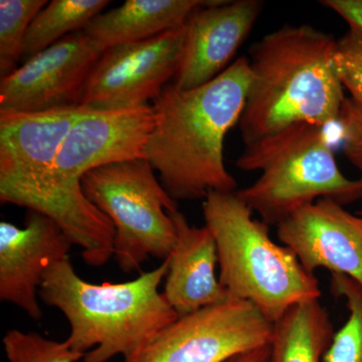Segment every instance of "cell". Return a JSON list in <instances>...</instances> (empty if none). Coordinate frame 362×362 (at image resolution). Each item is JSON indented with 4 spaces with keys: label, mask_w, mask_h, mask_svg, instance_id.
Masks as SVG:
<instances>
[{
    "label": "cell",
    "mask_w": 362,
    "mask_h": 362,
    "mask_svg": "<svg viewBox=\"0 0 362 362\" xmlns=\"http://www.w3.org/2000/svg\"><path fill=\"white\" fill-rule=\"evenodd\" d=\"M251 78L249 59L240 57L211 82L190 90L168 85L152 102L156 124L144 158L175 202L237 190L223 145L239 124Z\"/></svg>",
    "instance_id": "1"
},
{
    "label": "cell",
    "mask_w": 362,
    "mask_h": 362,
    "mask_svg": "<svg viewBox=\"0 0 362 362\" xmlns=\"http://www.w3.org/2000/svg\"><path fill=\"white\" fill-rule=\"evenodd\" d=\"M81 106L42 112L0 110V202L51 218L90 266L114 255L115 228L86 197L64 182L54 166L62 144L82 113Z\"/></svg>",
    "instance_id": "2"
},
{
    "label": "cell",
    "mask_w": 362,
    "mask_h": 362,
    "mask_svg": "<svg viewBox=\"0 0 362 362\" xmlns=\"http://www.w3.org/2000/svg\"><path fill=\"white\" fill-rule=\"evenodd\" d=\"M337 40L311 25H286L252 45L239 121L245 145L293 124L338 122L345 97L333 65Z\"/></svg>",
    "instance_id": "3"
},
{
    "label": "cell",
    "mask_w": 362,
    "mask_h": 362,
    "mask_svg": "<svg viewBox=\"0 0 362 362\" xmlns=\"http://www.w3.org/2000/svg\"><path fill=\"white\" fill-rule=\"evenodd\" d=\"M168 268L166 258L129 282L92 284L66 258L45 272L40 298L65 315L71 326L66 341L86 354L81 362H107L116 356L140 362L156 335L178 318L158 290Z\"/></svg>",
    "instance_id": "4"
},
{
    "label": "cell",
    "mask_w": 362,
    "mask_h": 362,
    "mask_svg": "<svg viewBox=\"0 0 362 362\" xmlns=\"http://www.w3.org/2000/svg\"><path fill=\"white\" fill-rule=\"evenodd\" d=\"M235 192H211L202 202L218 247V279L228 297L251 302L276 323L295 305L320 299L319 282L291 249L271 239L270 226L252 218Z\"/></svg>",
    "instance_id": "5"
},
{
    "label": "cell",
    "mask_w": 362,
    "mask_h": 362,
    "mask_svg": "<svg viewBox=\"0 0 362 362\" xmlns=\"http://www.w3.org/2000/svg\"><path fill=\"white\" fill-rule=\"evenodd\" d=\"M235 165L262 171L252 185L235 194L269 226H278L320 199L341 206L362 199V176L349 180L343 175L326 127L316 124H293L246 145Z\"/></svg>",
    "instance_id": "6"
},
{
    "label": "cell",
    "mask_w": 362,
    "mask_h": 362,
    "mask_svg": "<svg viewBox=\"0 0 362 362\" xmlns=\"http://www.w3.org/2000/svg\"><path fill=\"white\" fill-rule=\"evenodd\" d=\"M83 192L115 228L114 258L124 273L138 270L149 257L168 258L176 242L171 211L175 202L145 158L93 169L81 180Z\"/></svg>",
    "instance_id": "7"
},
{
    "label": "cell",
    "mask_w": 362,
    "mask_h": 362,
    "mask_svg": "<svg viewBox=\"0 0 362 362\" xmlns=\"http://www.w3.org/2000/svg\"><path fill=\"white\" fill-rule=\"evenodd\" d=\"M274 323L245 300L228 298L162 329L140 362H226L271 344Z\"/></svg>",
    "instance_id": "8"
},
{
    "label": "cell",
    "mask_w": 362,
    "mask_h": 362,
    "mask_svg": "<svg viewBox=\"0 0 362 362\" xmlns=\"http://www.w3.org/2000/svg\"><path fill=\"white\" fill-rule=\"evenodd\" d=\"M185 25L142 42L105 49L86 86L81 106L119 111L149 105L178 70Z\"/></svg>",
    "instance_id": "9"
},
{
    "label": "cell",
    "mask_w": 362,
    "mask_h": 362,
    "mask_svg": "<svg viewBox=\"0 0 362 362\" xmlns=\"http://www.w3.org/2000/svg\"><path fill=\"white\" fill-rule=\"evenodd\" d=\"M105 52L84 32L71 33L0 81V110L42 112L81 106Z\"/></svg>",
    "instance_id": "10"
},
{
    "label": "cell",
    "mask_w": 362,
    "mask_h": 362,
    "mask_svg": "<svg viewBox=\"0 0 362 362\" xmlns=\"http://www.w3.org/2000/svg\"><path fill=\"white\" fill-rule=\"evenodd\" d=\"M154 124L151 104L119 111L83 109L59 148L52 166L54 175L64 182L82 187L83 176L93 169L144 158Z\"/></svg>",
    "instance_id": "11"
},
{
    "label": "cell",
    "mask_w": 362,
    "mask_h": 362,
    "mask_svg": "<svg viewBox=\"0 0 362 362\" xmlns=\"http://www.w3.org/2000/svg\"><path fill=\"white\" fill-rule=\"evenodd\" d=\"M277 237L314 275L325 268L362 287V216L329 199L298 209L277 226Z\"/></svg>",
    "instance_id": "12"
},
{
    "label": "cell",
    "mask_w": 362,
    "mask_h": 362,
    "mask_svg": "<svg viewBox=\"0 0 362 362\" xmlns=\"http://www.w3.org/2000/svg\"><path fill=\"white\" fill-rule=\"evenodd\" d=\"M261 0H211L192 13L185 37L176 87L194 89L211 82L230 65L263 11Z\"/></svg>",
    "instance_id": "13"
},
{
    "label": "cell",
    "mask_w": 362,
    "mask_h": 362,
    "mask_svg": "<svg viewBox=\"0 0 362 362\" xmlns=\"http://www.w3.org/2000/svg\"><path fill=\"white\" fill-rule=\"evenodd\" d=\"M73 244L51 218L28 211L25 228L0 223V299L33 320L42 316L40 288L45 272L69 257Z\"/></svg>",
    "instance_id": "14"
},
{
    "label": "cell",
    "mask_w": 362,
    "mask_h": 362,
    "mask_svg": "<svg viewBox=\"0 0 362 362\" xmlns=\"http://www.w3.org/2000/svg\"><path fill=\"white\" fill-rule=\"evenodd\" d=\"M169 214L176 242L168 257L164 297L178 316L223 303L230 297L216 277L218 256L213 233L206 226H190L178 209Z\"/></svg>",
    "instance_id": "15"
},
{
    "label": "cell",
    "mask_w": 362,
    "mask_h": 362,
    "mask_svg": "<svg viewBox=\"0 0 362 362\" xmlns=\"http://www.w3.org/2000/svg\"><path fill=\"white\" fill-rule=\"evenodd\" d=\"M207 0H127L102 13L84 32L103 47L142 42L187 25L195 9Z\"/></svg>",
    "instance_id": "16"
},
{
    "label": "cell",
    "mask_w": 362,
    "mask_h": 362,
    "mask_svg": "<svg viewBox=\"0 0 362 362\" xmlns=\"http://www.w3.org/2000/svg\"><path fill=\"white\" fill-rule=\"evenodd\" d=\"M334 334L319 300L296 304L274 323L271 362H323Z\"/></svg>",
    "instance_id": "17"
},
{
    "label": "cell",
    "mask_w": 362,
    "mask_h": 362,
    "mask_svg": "<svg viewBox=\"0 0 362 362\" xmlns=\"http://www.w3.org/2000/svg\"><path fill=\"white\" fill-rule=\"evenodd\" d=\"M110 4L107 0H52L37 14L23 42L21 62L28 61L71 33L84 30Z\"/></svg>",
    "instance_id": "18"
},
{
    "label": "cell",
    "mask_w": 362,
    "mask_h": 362,
    "mask_svg": "<svg viewBox=\"0 0 362 362\" xmlns=\"http://www.w3.org/2000/svg\"><path fill=\"white\" fill-rule=\"evenodd\" d=\"M331 288L346 299L349 317L335 333L323 362H362V287L354 279L332 274Z\"/></svg>",
    "instance_id": "19"
},
{
    "label": "cell",
    "mask_w": 362,
    "mask_h": 362,
    "mask_svg": "<svg viewBox=\"0 0 362 362\" xmlns=\"http://www.w3.org/2000/svg\"><path fill=\"white\" fill-rule=\"evenodd\" d=\"M47 4L45 0L0 1V77L18 68L28 28Z\"/></svg>",
    "instance_id": "20"
},
{
    "label": "cell",
    "mask_w": 362,
    "mask_h": 362,
    "mask_svg": "<svg viewBox=\"0 0 362 362\" xmlns=\"http://www.w3.org/2000/svg\"><path fill=\"white\" fill-rule=\"evenodd\" d=\"M2 342L8 362H78L86 356L71 349L66 340L47 339L35 332L11 329Z\"/></svg>",
    "instance_id": "21"
},
{
    "label": "cell",
    "mask_w": 362,
    "mask_h": 362,
    "mask_svg": "<svg viewBox=\"0 0 362 362\" xmlns=\"http://www.w3.org/2000/svg\"><path fill=\"white\" fill-rule=\"evenodd\" d=\"M333 65L343 89L362 106V37L349 30L337 40Z\"/></svg>",
    "instance_id": "22"
},
{
    "label": "cell",
    "mask_w": 362,
    "mask_h": 362,
    "mask_svg": "<svg viewBox=\"0 0 362 362\" xmlns=\"http://www.w3.org/2000/svg\"><path fill=\"white\" fill-rule=\"evenodd\" d=\"M338 124L342 150L350 163L362 173V106L351 98L343 101Z\"/></svg>",
    "instance_id": "23"
},
{
    "label": "cell",
    "mask_w": 362,
    "mask_h": 362,
    "mask_svg": "<svg viewBox=\"0 0 362 362\" xmlns=\"http://www.w3.org/2000/svg\"><path fill=\"white\" fill-rule=\"evenodd\" d=\"M320 4L341 16L349 30L362 37V0H322Z\"/></svg>",
    "instance_id": "24"
},
{
    "label": "cell",
    "mask_w": 362,
    "mask_h": 362,
    "mask_svg": "<svg viewBox=\"0 0 362 362\" xmlns=\"http://www.w3.org/2000/svg\"><path fill=\"white\" fill-rule=\"evenodd\" d=\"M226 362H271L270 345L244 352L239 356L232 357Z\"/></svg>",
    "instance_id": "25"
},
{
    "label": "cell",
    "mask_w": 362,
    "mask_h": 362,
    "mask_svg": "<svg viewBox=\"0 0 362 362\" xmlns=\"http://www.w3.org/2000/svg\"><path fill=\"white\" fill-rule=\"evenodd\" d=\"M361 216H362V211H361Z\"/></svg>",
    "instance_id": "26"
}]
</instances>
